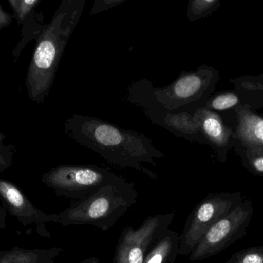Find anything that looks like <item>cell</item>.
Returning <instances> with one entry per match:
<instances>
[{"instance_id":"obj_1","label":"cell","mask_w":263,"mask_h":263,"mask_svg":"<svg viewBox=\"0 0 263 263\" xmlns=\"http://www.w3.org/2000/svg\"><path fill=\"white\" fill-rule=\"evenodd\" d=\"M63 129L74 142L98 153L110 165L122 170L134 168L151 179H158L157 174L142 163L157 166L156 159H163L165 154L144 133L79 114H72L66 120Z\"/></svg>"},{"instance_id":"obj_14","label":"cell","mask_w":263,"mask_h":263,"mask_svg":"<svg viewBox=\"0 0 263 263\" xmlns=\"http://www.w3.org/2000/svg\"><path fill=\"white\" fill-rule=\"evenodd\" d=\"M224 263H263V245L236 252Z\"/></svg>"},{"instance_id":"obj_5","label":"cell","mask_w":263,"mask_h":263,"mask_svg":"<svg viewBox=\"0 0 263 263\" xmlns=\"http://www.w3.org/2000/svg\"><path fill=\"white\" fill-rule=\"evenodd\" d=\"M41 181L57 196L80 200L106 185L127 180L108 168L89 164L59 165L45 173Z\"/></svg>"},{"instance_id":"obj_15","label":"cell","mask_w":263,"mask_h":263,"mask_svg":"<svg viewBox=\"0 0 263 263\" xmlns=\"http://www.w3.org/2000/svg\"><path fill=\"white\" fill-rule=\"evenodd\" d=\"M239 99L236 94L231 92L219 94L209 100L203 108L212 111H223L237 106Z\"/></svg>"},{"instance_id":"obj_19","label":"cell","mask_w":263,"mask_h":263,"mask_svg":"<svg viewBox=\"0 0 263 263\" xmlns=\"http://www.w3.org/2000/svg\"><path fill=\"white\" fill-rule=\"evenodd\" d=\"M126 0H95L90 10V15H97L100 12L109 10L112 8L122 4Z\"/></svg>"},{"instance_id":"obj_11","label":"cell","mask_w":263,"mask_h":263,"mask_svg":"<svg viewBox=\"0 0 263 263\" xmlns=\"http://www.w3.org/2000/svg\"><path fill=\"white\" fill-rule=\"evenodd\" d=\"M238 125L234 136L246 150L263 153V117L247 106L236 108Z\"/></svg>"},{"instance_id":"obj_12","label":"cell","mask_w":263,"mask_h":263,"mask_svg":"<svg viewBox=\"0 0 263 263\" xmlns=\"http://www.w3.org/2000/svg\"><path fill=\"white\" fill-rule=\"evenodd\" d=\"M201 133L206 143L211 145L219 157L230 145L231 132L222 121L219 114L205 108H200L194 112Z\"/></svg>"},{"instance_id":"obj_21","label":"cell","mask_w":263,"mask_h":263,"mask_svg":"<svg viewBox=\"0 0 263 263\" xmlns=\"http://www.w3.org/2000/svg\"><path fill=\"white\" fill-rule=\"evenodd\" d=\"M12 16L7 12H5L3 9H2L1 5H0V30L3 28L6 27V26H9L12 22Z\"/></svg>"},{"instance_id":"obj_9","label":"cell","mask_w":263,"mask_h":263,"mask_svg":"<svg viewBox=\"0 0 263 263\" xmlns=\"http://www.w3.org/2000/svg\"><path fill=\"white\" fill-rule=\"evenodd\" d=\"M174 211L148 216L138 229L122 230L115 248L114 263H143L153 246L165 234L174 219Z\"/></svg>"},{"instance_id":"obj_7","label":"cell","mask_w":263,"mask_h":263,"mask_svg":"<svg viewBox=\"0 0 263 263\" xmlns=\"http://www.w3.org/2000/svg\"><path fill=\"white\" fill-rule=\"evenodd\" d=\"M253 211L251 201L242 200L206 232L190 253V260L196 262L210 259L244 237L251 222Z\"/></svg>"},{"instance_id":"obj_23","label":"cell","mask_w":263,"mask_h":263,"mask_svg":"<svg viewBox=\"0 0 263 263\" xmlns=\"http://www.w3.org/2000/svg\"><path fill=\"white\" fill-rule=\"evenodd\" d=\"M6 139V136L0 131V148H5L6 145H4V139Z\"/></svg>"},{"instance_id":"obj_8","label":"cell","mask_w":263,"mask_h":263,"mask_svg":"<svg viewBox=\"0 0 263 263\" xmlns=\"http://www.w3.org/2000/svg\"><path fill=\"white\" fill-rule=\"evenodd\" d=\"M242 201L240 193L209 194L185 221L180 234L179 254L190 256L206 232Z\"/></svg>"},{"instance_id":"obj_13","label":"cell","mask_w":263,"mask_h":263,"mask_svg":"<svg viewBox=\"0 0 263 263\" xmlns=\"http://www.w3.org/2000/svg\"><path fill=\"white\" fill-rule=\"evenodd\" d=\"M180 234L168 229L153 246L143 263H174L179 252Z\"/></svg>"},{"instance_id":"obj_18","label":"cell","mask_w":263,"mask_h":263,"mask_svg":"<svg viewBox=\"0 0 263 263\" xmlns=\"http://www.w3.org/2000/svg\"><path fill=\"white\" fill-rule=\"evenodd\" d=\"M244 158L249 168L257 174L263 175V153L244 149Z\"/></svg>"},{"instance_id":"obj_16","label":"cell","mask_w":263,"mask_h":263,"mask_svg":"<svg viewBox=\"0 0 263 263\" xmlns=\"http://www.w3.org/2000/svg\"><path fill=\"white\" fill-rule=\"evenodd\" d=\"M218 0H190L187 9V18L190 21L202 18L212 10Z\"/></svg>"},{"instance_id":"obj_2","label":"cell","mask_w":263,"mask_h":263,"mask_svg":"<svg viewBox=\"0 0 263 263\" xmlns=\"http://www.w3.org/2000/svg\"><path fill=\"white\" fill-rule=\"evenodd\" d=\"M86 0H62L52 22L37 40L26 76L27 95L44 103L53 85L66 45L81 18Z\"/></svg>"},{"instance_id":"obj_3","label":"cell","mask_w":263,"mask_h":263,"mask_svg":"<svg viewBox=\"0 0 263 263\" xmlns=\"http://www.w3.org/2000/svg\"><path fill=\"white\" fill-rule=\"evenodd\" d=\"M133 182L110 184L93 194L77 200L59 214L63 226H92L106 232L137 202Z\"/></svg>"},{"instance_id":"obj_20","label":"cell","mask_w":263,"mask_h":263,"mask_svg":"<svg viewBox=\"0 0 263 263\" xmlns=\"http://www.w3.org/2000/svg\"><path fill=\"white\" fill-rule=\"evenodd\" d=\"M15 146L12 145H6L5 148H0V173L6 171L12 165Z\"/></svg>"},{"instance_id":"obj_6","label":"cell","mask_w":263,"mask_h":263,"mask_svg":"<svg viewBox=\"0 0 263 263\" xmlns=\"http://www.w3.org/2000/svg\"><path fill=\"white\" fill-rule=\"evenodd\" d=\"M151 81L142 79L132 83L127 89L126 101L139 108L154 124L166 129L178 138L192 142L207 144L194 114L173 112L157 103L150 91Z\"/></svg>"},{"instance_id":"obj_22","label":"cell","mask_w":263,"mask_h":263,"mask_svg":"<svg viewBox=\"0 0 263 263\" xmlns=\"http://www.w3.org/2000/svg\"><path fill=\"white\" fill-rule=\"evenodd\" d=\"M80 263H101L97 257L86 258V259Z\"/></svg>"},{"instance_id":"obj_10","label":"cell","mask_w":263,"mask_h":263,"mask_svg":"<svg viewBox=\"0 0 263 263\" xmlns=\"http://www.w3.org/2000/svg\"><path fill=\"white\" fill-rule=\"evenodd\" d=\"M0 198L11 213L23 221L58 222L57 214L48 215L35 208L24 193L12 182L0 179Z\"/></svg>"},{"instance_id":"obj_17","label":"cell","mask_w":263,"mask_h":263,"mask_svg":"<svg viewBox=\"0 0 263 263\" xmlns=\"http://www.w3.org/2000/svg\"><path fill=\"white\" fill-rule=\"evenodd\" d=\"M40 0H9L17 18L24 20Z\"/></svg>"},{"instance_id":"obj_4","label":"cell","mask_w":263,"mask_h":263,"mask_svg":"<svg viewBox=\"0 0 263 263\" xmlns=\"http://www.w3.org/2000/svg\"><path fill=\"white\" fill-rule=\"evenodd\" d=\"M217 80L216 70L202 66L195 71L182 72L164 87H154L151 82L150 91L157 103L167 110L194 114L202 108V102L208 101Z\"/></svg>"}]
</instances>
